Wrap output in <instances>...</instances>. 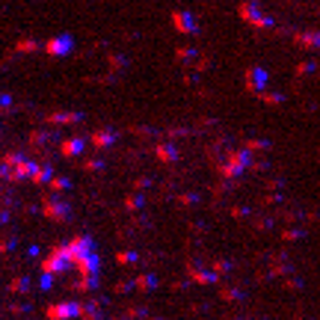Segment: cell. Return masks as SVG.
<instances>
[{
  "instance_id": "1",
  "label": "cell",
  "mask_w": 320,
  "mask_h": 320,
  "mask_svg": "<svg viewBox=\"0 0 320 320\" xmlns=\"http://www.w3.org/2000/svg\"><path fill=\"white\" fill-rule=\"evenodd\" d=\"M66 270H71V264H68L66 255L60 252V246H56V249H53V252L42 261V273H45V276H51V279H53V276H60V273H66Z\"/></svg>"
},
{
  "instance_id": "2",
  "label": "cell",
  "mask_w": 320,
  "mask_h": 320,
  "mask_svg": "<svg viewBox=\"0 0 320 320\" xmlns=\"http://www.w3.org/2000/svg\"><path fill=\"white\" fill-rule=\"evenodd\" d=\"M48 320H74V317H80V305L77 303H71V300H66V303H53L48 305Z\"/></svg>"
},
{
  "instance_id": "3",
  "label": "cell",
  "mask_w": 320,
  "mask_h": 320,
  "mask_svg": "<svg viewBox=\"0 0 320 320\" xmlns=\"http://www.w3.org/2000/svg\"><path fill=\"white\" fill-rule=\"evenodd\" d=\"M45 211H48L51 217H56V219H66L68 217V208H63V205H45Z\"/></svg>"
}]
</instances>
